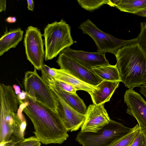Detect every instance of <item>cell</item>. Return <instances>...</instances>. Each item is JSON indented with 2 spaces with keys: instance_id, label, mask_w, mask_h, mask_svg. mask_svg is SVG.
Listing matches in <instances>:
<instances>
[{
  "instance_id": "2",
  "label": "cell",
  "mask_w": 146,
  "mask_h": 146,
  "mask_svg": "<svg viewBox=\"0 0 146 146\" xmlns=\"http://www.w3.org/2000/svg\"><path fill=\"white\" fill-rule=\"evenodd\" d=\"M121 82L128 89L146 83V52L138 42L125 45L115 55Z\"/></svg>"
},
{
  "instance_id": "18",
  "label": "cell",
  "mask_w": 146,
  "mask_h": 146,
  "mask_svg": "<svg viewBox=\"0 0 146 146\" xmlns=\"http://www.w3.org/2000/svg\"><path fill=\"white\" fill-rule=\"evenodd\" d=\"M91 70L102 81L121 82L116 65L109 64L96 67Z\"/></svg>"
},
{
  "instance_id": "30",
  "label": "cell",
  "mask_w": 146,
  "mask_h": 146,
  "mask_svg": "<svg viewBox=\"0 0 146 146\" xmlns=\"http://www.w3.org/2000/svg\"><path fill=\"white\" fill-rule=\"evenodd\" d=\"M139 87L140 92L146 98V85H143Z\"/></svg>"
},
{
  "instance_id": "12",
  "label": "cell",
  "mask_w": 146,
  "mask_h": 146,
  "mask_svg": "<svg viewBox=\"0 0 146 146\" xmlns=\"http://www.w3.org/2000/svg\"><path fill=\"white\" fill-rule=\"evenodd\" d=\"M82 132H96L108 124L111 120L104 104H91L87 109Z\"/></svg>"
},
{
  "instance_id": "1",
  "label": "cell",
  "mask_w": 146,
  "mask_h": 146,
  "mask_svg": "<svg viewBox=\"0 0 146 146\" xmlns=\"http://www.w3.org/2000/svg\"><path fill=\"white\" fill-rule=\"evenodd\" d=\"M22 101L23 111L33 123V133L40 143L61 144L68 137V131L57 112L27 95Z\"/></svg>"
},
{
  "instance_id": "4",
  "label": "cell",
  "mask_w": 146,
  "mask_h": 146,
  "mask_svg": "<svg viewBox=\"0 0 146 146\" xmlns=\"http://www.w3.org/2000/svg\"><path fill=\"white\" fill-rule=\"evenodd\" d=\"M45 60L56 57L74 43L69 25L63 19L48 24L44 29Z\"/></svg>"
},
{
  "instance_id": "28",
  "label": "cell",
  "mask_w": 146,
  "mask_h": 146,
  "mask_svg": "<svg viewBox=\"0 0 146 146\" xmlns=\"http://www.w3.org/2000/svg\"><path fill=\"white\" fill-rule=\"evenodd\" d=\"M6 9V1H0V12H2L3 11H5Z\"/></svg>"
},
{
  "instance_id": "8",
  "label": "cell",
  "mask_w": 146,
  "mask_h": 146,
  "mask_svg": "<svg viewBox=\"0 0 146 146\" xmlns=\"http://www.w3.org/2000/svg\"><path fill=\"white\" fill-rule=\"evenodd\" d=\"M42 36L39 29L30 26L27 29L24 37L27 58L37 70L41 69L45 56Z\"/></svg>"
},
{
  "instance_id": "17",
  "label": "cell",
  "mask_w": 146,
  "mask_h": 146,
  "mask_svg": "<svg viewBox=\"0 0 146 146\" xmlns=\"http://www.w3.org/2000/svg\"><path fill=\"white\" fill-rule=\"evenodd\" d=\"M51 90L56 93L66 103L77 111L85 115L87 108L83 100L77 94L68 92L51 85H48Z\"/></svg>"
},
{
  "instance_id": "19",
  "label": "cell",
  "mask_w": 146,
  "mask_h": 146,
  "mask_svg": "<svg viewBox=\"0 0 146 146\" xmlns=\"http://www.w3.org/2000/svg\"><path fill=\"white\" fill-rule=\"evenodd\" d=\"M114 7L121 11L134 14L146 10V0H115Z\"/></svg>"
},
{
  "instance_id": "23",
  "label": "cell",
  "mask_w": 146,
  "mask_h": 146,
  "mask_svg": "<svg viewBox=\"0 0 146 146\" xmlns=\"http://www.w3.org/2000/svg\"><path fill=\"white\" fill-rule=\"evenodd\" d=\"M58 88L65 91L73 94H76V88L71 84L64 82L54 80L47 84Z\"/></svg>"
},
{
  "instance_id": "3",
  "label": "cell",
  "mask_w": 146,
  "mask_h": 146,
  "mask_svg": "<svg viewBox=\"0 0 146 146\" xmlns=\"http://www.w3.org/2000/svg\"><path fill=\"white\" fill-rule=\"evenodd\" d=\"M19 100L13 88L0 89V144L16 139H24L26 122L22 113H18Z\"/></svg>"
},
{
  "instance_id": "7",
  "label": "cell",
  "mask_w": 146,
  "mask_h": 146,
  "mask_svg": "<svg viewBox=\"0 0 146 146\" xmlns=\"http://www.w3.org/2000/svg\"><path fill=\"white\" fill-rule=\"evenodd\" d=\"M28 71L25 74L24 85L27 94L32 99L57 112V102L55 96L47 83L37 73Z\"/></svg>"
},
{
  "instance_id": "32",
  "label": "cell",
  "mask_w": 146,
  "mask_h": 146,
  "mask_svg": "<svg viewBox=\"0 0 146 146\" xmlns=\"http://www.w3.org/2000/svg\"><path fill=\"white\" fill-rule=\"evenodd\" d=\"M134 14L139 16L146 17V10L136 13Z\"/></svg>"
},
{
  "instance_id": "31",
  "label": "cell",
  "mask_w": 146,
  "mask_h": 146,
  "mask_svg": "<svg viewBox=\"0 0 146 146\" xmlns=\"http://www.w3.org/2000/svg\"><path fill=\"white\" fill-rule=\"evenodd\" d=\"M13 88L15 94L18 96L21 92L20 86L14 84L13 85Z\"/></svg>"
},
{
  "instance_id": "27",
  "label": "cell",
  "mask_w": 146,
  "mask_h": 146,
  "mask_svg": "<svg viewBox=\"0 0 146 146\" xmlns=\"http://www.w3.org/2000/svg\"><path fill=\"white\" fill-rule=\"evenodd\" d=\"M27 96V94L26 92L23 90L17 96L20 100L23 101L25 99Z\"/></svg>"
},
{
  "instance_id": "16",
  "label": "cell",
  "mask_w": 146,
  "mask_h": 146,
  "mask_svg": "<svg viewBox=\"0 0 146 146\" xmlns=\"http://www.w3.org/2000/svg\"><path fill=\"white\" fill-rule=\"evenodd\" d=\"M54 69L56 74L55 80L69 83L73 86L77 90H83L88 93L96 88V86L81 80L64 70L54 68Z\"/></svg>"
},
{
  "instance_id": "35",
  "label": "cell",
  "mask_w": 146,
  "mask_h": 146,
  "mask_svg": "<svg viewBox=\"0 0 146 146\" xmlns=\"http://www.w3.org/2000/svg\"><path fill=\"white\" fill-rule=\"evenodd\" d=\"M145 85H146V83Z\"/></svg>"
},
{
  "instance_id": "20",
  "label": "cell",
  "mask_w": 146,
  "mask_h": 146,
  "mask_svg": "<svg viewBox=\"0 0 146 146\" xmlns=\"http://www.w3.org/2000/svg\"><path fill=\"white\" fill-rule=\"evenodd\" d=\"M139 131V126L137 124L128 133L115 141L109 146H130Z\"/></svg>"
},
{
  "instance_id": "14",
  "label": "cell",
  "mask_w": 146,
  "mask_h": 146,
  "mask_svg": "<svg viewBox=\"0 0 146 146\" xmlns=\"http://www.w3.org/2000/svg\"><path fill=\"white\" fill-rule=\"evenodd\" d=\"M119 82L102 81L96 85V88L88 93L93 104H104L109 101L115 90L118 87Z\"/></svg>"
},
{
  "instance_id": "5",
  "label": "cell",
  "mask_w": 146,
  "mask_h": 146,
  "mask_svg": "<svg viewBox=\"0 0 146 146\" xmlns=\"http://www.w3.org/2000/svg\"><path fill=\"white\" fill-rule=\"evenodd\" d=\"M132 129L111 119L108 124L96 132L80 131L76 140L83 146H109Z\"/></svg>"
},
{
  "instance_id": "33",
  "label": "cell",
  "mask_w": 146,
  "mask_h": 146,
  "mask_svg": "<svg viewBox=\"0 0 146 146\" xmlns=\"http://www.w3.org/2000/svg\"><path fill=\"white\" fill-rule=\"evenodd\" d=\"M40 145H41V143L40 142L36 144V145H35L34 146H40Z\"/></svg>"
},
{
  "instance_id": "34",
  "label": "cell",
  "mask_w": 146,
  "mask_h": 146,
  "mask_svg": "<svg viewBox=\"0 0 146 146\" xmlns=\"http://www.w3.org/2000/svg\"><path fill=\"white\" fill-rule=\"evenodd\" d=\"M144 27V28L146 30V23L145 24Z\"/></svg>"
},
{
  "instance_id": "9",
  "label": "cell",
  "mask_w": 146,
  "mask_h": 146,
  "mask_svg": "<svg viewBox=\"0 0 146 146\" xmlns=\"http://www.w3.org/2000/svg\"><path fill=\"white\" fill-rule=\"evenodd\" d=\"M124 101L127 106V113L136 119L139 132L146 136V102L140 94L132 89L126 90Z\"/></svg>"
},
{
  "instance_id": "25",
  "label": "cell",
  "mask_w": 146,
  "mask_h": 146,
  "mask_svg": "<svg viewBox=\"0 0 146 146\" xmlns=\"http://www.w3.org/2000/svg\"><path fill=\"white\" fill-rule=\"evenodd\" d=\"M16 139L10 140L3 144L0 146H20L21 142L24 139Z\"/></svg>"
},
{
  "instance_id": "13",
  "label": "cell",
  "mask_w": 146,
  "mask_h": 146,
  "mask_svg": "<svg viewBox=\"0 0 146 146\" xmlns=\"http://www.w3.org/2000/svg\"><path fill=\"white\" fill-rule=\"evenodd\" d=\"M87 68H93L109 64L105 54L98 52H89L81 50H75L67 48L62 51Z\"/></svg>"
},
{
  "instance_id": "11",
  "label": "cell",
  "mask_w": 146,
  "mask_h": 146,
  "mask_svg": "<svg viewBox=\"0 0 146 146\" xmlns=\"http://www.w3.org/2000/svg\"><path fill=\"white\" fill-rule=\"evenodd\" d=\"M52 91L57 102V112L67 131L72 132L78 130L85 121V115L72 108L56 93Z\"/></svg>"
},
{
  "instance_id": "26",
  "label": "cell",
  "mask_w": 146,
  "mask_h": 146,
  "mask_svg": "<svg viewBox=\"0 0 146 146\" xmlns=\"http://www.w3.org/2000/svg\"><path fill=\"white\" fill-rule=\"evenodd\" d=\"M27 8L28 9L31 11H33L34 7V4L33 0L27 1Z\"/></svg>"
},
{
  "instance_id": "6",
  "label": "cell",
  "mask_w": 146,
  "mask_h": 146,
  "mask_svg": "<svg viewBox=\"0 0 146 146\" xmlns=\"http://www.w3.org/2000/svg\"><path fill=\"white\" fill-rule=\"evenodd\" d=\"M78 28L82 30L83 33L88 35L92 38L98 48V52L102 53L110 52L115 55L117 50L123 46L138 42L139 36L125 40L106 33L89 19L82 23Z\"/></svg>"
},
{
  "instance_id": "29",
  "label": "cell",
  "mask_w": 146,
  "mask_h": 146,
  "mask_svg": "<svg viewBox=\"0 0 146 146\" xmlns=\"http://www.w3.org/2000/svg\"><path fill=\"white\" fill-rule=\"evenodd\" d=\"M5 21L9 23H14L16 21L17 18L15 17L9 16L6 19Z\"/></svg>"
},
{
  "instance_id": "22",
  "label": "cell",
  "mask_w": 146,
  "mask_h": 146,
  "mask_svg": "<svg viewBox=\"0 0 146 146\" xmlns=\"http://www.w3.org/2000/svg\"><path fill=\"white\" fill-rule=\"evenodd\" d=\"M40 70L42 74L41 77L47 84L55 80L56 74L54 68H51L43 64Z\"/></svg>"
},
{
  "instance_id": "10",
  "label": "cell",
  "mask_w": 146,
  "mask_h": 146,
  "mask_svg": "<svg viewBox=\"0 0 146 146\" xmlns=\"http://www.w3.org/2000/svg\"><path fill=\"white\" fill-rule=\"evenodd\" d=\"M56 62L60 69L64 70L73 76L89 84L96 86L102 81L91 70L82 65L61 52Z\"/></svg>"
},
{
  "instance_id": "21",
  "label": "cell",
  "mask_w": 146,
  "mask_h": 146,
  "mask_svg": "<svg viewBox=\"0 0 146 146\" xmlns=\"http://www.w3.org/2000/svg\"><path fill=\"white\" fill-rule=\"evenodd\" d=\"M77 1L82 8L90 11L97 9L105 4H108V0H78Z\"/></svg>"
},
{
  "instance_id": "15",
  "label": "cell",
  "mask_w": 146,
  "mask_h": 146,
  "mask_svg": "<svg viewBox=\"0 0 146 146\" xmlns=\"http://www.w3.org/2000/svg\"><path fill=\"white\" fill-rule=\"evenodd\" d=\"M23 31L20 28L6 29L0 38V56L12 48H15L23 39Z\"/></svg>"
},
{
  "instance_id": "24",
  "label": "cell",
  "mask_w": 146,
  "mask_h": 146,
  "mask_svg": "<svg viewBox=\"0 0 146 146\" xmlns=\"http://www.w3.org/2000/svg\"><path fill=\"white\" fill-rule=\"evenodd\" d=\"M130 146H146V136L139 131Z\"/></svg>"
}]
</instances>
